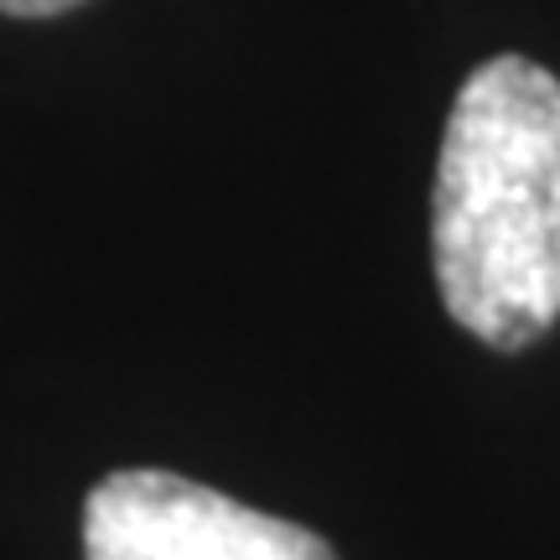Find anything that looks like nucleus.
<instances>
[{
    "label": "nucleus",
    "instance_id": "3",
    "mask_svg": "<svg viewBox=\"0 0 560 560\" xmlns=\"http://www.w3.org/2000/svg\"><path fill=\"white\" fill-rule=\"evenodd\" d=\"M79 0H0L5 16H58V11H73Z\"/></svg>",
    "mask_w": 560,
    "mask_h": 560
},
{
    "label": "nucleus",
    "instance_id": "2",
    "mask_svg": "<svg viewBox=\"0 0 560 560\" xmlns=\"http://www.w3.org/2000/svg\"><path fill=\"white\" fill-rule=\"evenodd\" d=\"M89 560H338L332 545L291 520L213 493L192 478L130 467L83 503Z\"/></svg>",
    "mask_w": 560,
    "mask_h": 560
},
{
    "label": "nucleus",
    "instance_id": "1",
    "mask_svg": "<svg viewBox=\"0 0 560 560\" xmlns=\"http://www.w3.org/2000/svg\"><path fill=\"white\" fill-rule=\"evenodd\" d=\"M446 312L499 353L560 317V79L503 52L462 83L431 187Z\"/></svg>",
    "mask_w": 560,
    "mask_h": 560
}]
</instances>
